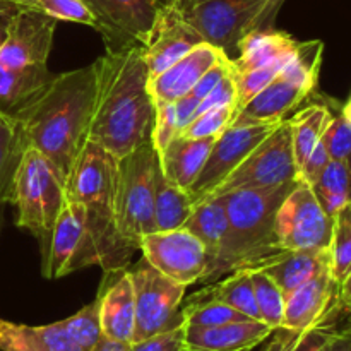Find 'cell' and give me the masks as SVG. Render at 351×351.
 Wrapping results in <instances>:
<instances>
[{"label": "cell", "instance_id": "obj_1", "mask_svg": "<svg viewBox=\"0 0 351 351\" xmlns=\"http://www.w3.org/2000/svg\"><path fill=\"white\" fill-rule=\"evenodd\" d=\"M96 98L89 139L117 158H122L151 141L154 99L143 45L106 48L95 60Z\"/></svg>", "mask_w": 351, "mask_h": 351}, {"label": "cell", "instance_id": "obj_2", "mask_svg": "<svg viewBox=\"0 0 351 351\" xmlns=\"http://www.w3.org/2000/svg\"><path fill=\"white\" fill-rule=\"evenodd\" d=\"M96 98V65L53 75L38 95L12 113L24 146L34 147L67 178L89 137Z\"/></svg>", "mask_w": 351, "mask_h": 351}, {"label": "cell", "instance_id": "obj_3", "mask_svg": "<svg viewBox=\"0 0 351 351\" xmlns=\"http://www.w3.org/2000/svg\"><path fill=\"white\" fill-rule=\"evenodd\" d=\"M295 184L240 189L223 195L230 230L221 252L202 280L204 283L239 269H263L281 252L274 228L276 213Z\"/></svg>", "mask_w": 351, "mask_h": 351}, {"label": "cell", "instance_id": "obj_4", "mask_svg": "<svg viewBox=\"0 0 351 351\" xmlns=\"http://www.w3.org/2000/svg\"><path fill=\"white\" fill-rule=\"evenodd\" d=\"M117 187L119 158L88 137L69 175L65 192L67 199H74L86 206L89 230L101 257L99 267L105 273L123 271L134 254V250L123 243L117 230Z\"/></svg>", "mask_w": 351, "mask_h": 351}, {"label": "cell", "instance_id": "obj_5", "mask_svg": "<svg viewBox=\"0 0 351 351\" xmlns=\"http://www.w3.org/2000/svg\"><path fill=\"white\" fill-rule=\"evenodd\" d=\"M67 201L65 178L45 154L26 147L14 177L12 199L16 225L47 242Z\"/></svg>", "mask_w": 351, "mask_h": 351}, {"label": "cell", "instance_id": "obj_6", "mask_svg": "<svg viewBox=\"0 0 351 351\" xmlns=\"http://www.w3.org/2000/svg\"><path fill=\"white\" fill-rule=\"evenodd\" d=\"M158 171L160 158L151 141L119 158L115 219L120 239L130 250L139 249L144 235L156 232L154 187Z\"/></svg>", "mask_w": 351, "mask_h": 351}, {"label": "cell", "instance_id": "obj_7", "mask_svg": "<svg viewBox=\"0 0 351 351\" xmlns=\"http://www.w3.org/2000/svg\"><path fill=\"white\" fill-rule=\"evenodd\" d=\"M298 180L291 132L283 120L206 199L223 197L240 189H274ZM204 199V201H206Z\"/></svg>", "mask_w": 351, "mask_h": 351}, {"label": "cell", "instance_id": "obj_8", "mask_svg": "<svg viewBox=\"0 0 351 351\" xmlns=\"http://www.w3.org/2000/svg\"><path fill=\"white\" fill-rule=\"evenodd\" d=\"M43 249L41 273L48 280H58L89 266H101L82 202L65 201L50 237L43 242Z\"/></svg>", "mask_w": 351, "mask_h": 351}, {"label": "cell", "instance_id": "obj_9", "mask_svg": "<svg viewBox=\"0 0 351 351\" xmlns=\"http://www.w3.org/2000/svg\"><path fill=\"white\" fill-rule=\"evenodd\" d=\"M129 276L136 298V331L132 343L182 322L180 305L187 287L161 274L144 257L129 271Z\"/></svg>", "mask_w": 351, "mask_h": 351}, {"label": "cell", "instance_id": "obj_10", "mask_svg": "<svg viewBox=\"0 0 351 351\" xmlns=\"http://www.w3.org/2000/svg\"><path fill=\"white\" fill-rule=\"evenodd\" d=\"M274 228L281 250H329L331 245L332 218L300 178L278 208Z\"/></svg>", "mask_w": 351, "mask_h": 351}, {"label": "cell", "instance_id": "obj_11", "mask_svg": "<svg viewBox=\"0 0 351 351\" xmlns=\"http://www.w3.org/2000/svg\"><path fill=\"white\" fill-rule=\"evenodd\" d=\"M267 0H195L184 12L185 19L206 43L230 57L239 43L254 29Z\"/></svg>", "mask_w": 351, "mask_h": 351}, {"label": "cell", "instance_id": "obj_12", "mask_svg": "<svg viewBox=\"0 0 351 351\" xmlns=\"http://www.w3.org/2000/svg\"><path fill=\"white\" fill-rule=\"evenodd\" d=\"M139 249L146 263L184 287L204 280L209 269L208 250L185 228L147 233Z\"/></svg>", "mask_w": 351, "mask_h": 351}, {"label": "cell", "instance_id": "obj_13", "mask_svg": "<svg viewBox=\"0 0 351 351\" xmlns=\"http://www.w3.org/2000/svg\"><path fill=\"white\" fill-rule=\"evenodd\" d=\"M281 122L230 125L216 137L208 160L189 194L194 204L204 201Z\"/></svg>", "mask_w": 351, "mask_h": 351}, {"label": "cell", "instance_id": "obj_14", "mask_svg": "<svg viewBox=\"0 0 351 351\" xmlns=\"http://www.w3.org/2000/svg\"><path fill=\"white\" fill-rule=\"evenodd\" d=\"M95 16L106 48L146 43L158 14L171 0H82Z\"/></svg>", "mask_w": 351, "mask_h": 351}, {"label": "cell", "instance_id": "obj_15", "mask_svg": "<svg viewBox=\"0 0 351 351\" xmlns=\"http://www.w3.org/2000/svg\"><path fill=\"white\" fill-rule=\"evenodd\" d=\"M57 19L27 7H19L9 33L0 45V64L9 67L47 65L53 47Z\"/></svg>", "mask_w": 351, "mask_h": 351}, {"label": "cell", "instance_id": "obj_16", "mask_svg": "<svg viewBox=\"0 0 351 351\" xmlns=\"http://www.w3.org/2000/svg\"><path fill=\"white\" fill-rule=\"evenodd\" d=\"M201 43H204V40L189 24L184 12L173 3L165 7L158 14L153 29L146 43L143 45V55L149 79L160 75Z\"/></svg>", "mask_w": 351, "mask_h": 351}, {"label": "cell", "instance_id": "obj_17", "mask_svg": "<svg viewBox=\"0 0 351 351\" xmlns=\"http://www.w3.org/2000/svg\"><path fill=\"white\" fill-rule=\"evenodd\" d=\"M338 283L332 280L329 267L285 297V314L281 328L302 332L329 317H338L336 304Z\"/></svg>", "mask_w": 351, "mask_h": 351}, {"label": "cell", "instance_id": "obj_18", "mask_svg": "<svg viewBox=\"0 0 351 351\" xmlns=\"http://www.w3.org/2000/svg\"><path fill=\"white\" fill-rule=\"evenodd\" d=\"M228 55L209 43H201L192 48L185 57L175 62L171 67L149 79V91L154 101L173 103L192 91L199 79L218 62Z\"/></svg>", "mask_w": 351, "mask_h": 351}, {"label": "cell", "instance_id": "obj_19", "mask_svg": "<svg viewBox=\"0 0 351 351\" xmlns=\"http://www.w3.org/2000/svg\"><path fill=\"white\" fill-rule=\"evenodd\" d=\"M273 332L263 321H237L213 328L185 324L184 351H252Z\"/></svg>", "mask_w": 351, "mask_h": 351}, {"label": "cell", "instance_id": "obj_20", "mask_svg": "<svg viewBox=\"0 0 351 351\" xmlns=\"http://www.w3.org/2000/svg\"><path fill=\"white\" fill-rule=\"evenodd\" d=\"M312 91L278 74L261 93L235 112L232 125L283 122L285 117L297 108Z\"/></svg>", "mask_w": 351, "mask_h": 351}, {"label": "cell", "instance_id": "obj_21", "mask_svg": "<svg viewBox=\"0 0 351 351\" xmlns=\"http://www.w3.org/2000/svg\"><path fill=\"white\" fill-rule=\"evenodd\" d=\"M99 321L103 338L132 345L136 331V298L129 271H119L99 291Z\"/></svg>", "mask_w": 351, "mask_h": 351}, {"label": "cell", "instance_id": "obj_22", "mask_svg": "<svg viewBox=\"0 0 351 351\" xmlns=\"http://www.w3.org/2000/svg\"><path fill=\"white\" fill-rule=\"evenodd\" d=\"M216 137H187L178 134L160 154V170L170 184L187 191L197 180Z\"/></svg>", "mask_w": 351, "mask_h": 351}, {"label": "cell", "instance_id": "obj_23", "mask_svg": "<svg viewBox=\"0 0 351 351\" xmlns=\"http://www.w3.org/2000/svg\"><path fill=\"white\" fill-rule=\"evenodd\" d=\"M298 47L285 31L271 27H257L249 31L239 43V57L232 58L233 72L250 71V69L285 65L290 60Z\"/></svg>", "mask_w": 351, "mask_h": 351}, {"label": "cell", "instance_id": "obj_24", "mask_svg": "<svg viewBox=\"0 0 351 351\" xmlns=\"http://www.w3.org/2000/svg\"><path fill=\"white\" fill-rule=\"evenodd\" d=\"M2 351H82L72 339L64 321L47 326H27L0 319Z\"/></svg>", "mask_w": 351, "mask_h": 351}, {"label": "cell", "instance_id": "obj_25", "mask_svg": "<svg viewBox=\"0 0 351 351\" xmlns=\"http://www.w3.org/2000/svg\"><path fill=\"white\" fill-rule=\"evenodd\" d=\"M326 267H329V250H281L263 271L276 281L287 297Z\"/></svg>", "mask_w": 351, "mask_h": 351}, {"label": "cell", "instance_id": "obj_26", "mask_svg": "<svg viewBox=\"0 0 351 351\" xmlns=\"http://www.w3.org/2000/svg\"><path fill=\"white\" fill-rule=\"evenodd\" d=\"M182 228L189 230L192 235L201 240L202 245L208 250L209 269H211L216 257L219 256L223 245H225L226 235H228L230 230L223 197L206 199V201L195 204Z\"/></svg>", "mask_w": 351, "mask_h": 351}, {"label": "cell", "instance_id": "obj_27", "mask_svg": "<svg viewBox=\"0 0 351 351\" xmlns=\"http://www.w3.org/2000/svg\"><path fill=\"white\" fill-rule=\"evenodd\" d=\"M53 77L47 65L9 67L0 64V110L14 113Z\"/></svg>", "mask_w": 351, "mask_h": 351}, {"label": "cell", "instance_id": "obj_28", "mask_svg": "<svg viewBox=\"0 0 351 351\" xmlns=\"http://www.w3.org/2000/svg\"><path fill=\"white\" fill-rule=\"evenodd\" d=\"M331 119L332 113L326 105H308L288 120L295 163L298 170L312 149L321 143L322 134L328 129Z\"/></svg>", "mask_w": 351, "mask_h": 351}, {"label": "cell", "instance_id": "obj_29", "mask_svg": "<svg viewBox=\"0 0 351 351\" xmlns=\"http://www.w3.org/2000/svg\"><path fill=\"white\" fill-rule=\"evenodd\" d=\"M194 201L187 191L170 184L161 170L156 175L154 187V228L156 232L178 230L184 226L194 209Z\"/></svg>", "mask_w": 351, "mask_h": 351}, {"label": "cell", "instance_id": "obj_30", "mask_svg": "<svg viewBox=\"0 0 351 351\" xmlns=\"http://www.w3.org/2000/svg\"><path fill=\"white\" fill-rule=\"evenodd\" d=\"M24 149L26 146L17 119L0 110V206L9 204L12 199L14 177Z\"/></svg>", "mask_w": 351, "mask_h": 351}, {"label": "cell", "instance_id": "obj_31", "mask_svg": "<svg viewBox=\"0 0 351 351\" xmlns=\"http://www.w3.org/2000/svg\"><path fill=\"white\" fill-rule=\"evenodd\" d=\"M199 295L230 305L245 317L261 321L259 311H257L256 297H254L252 280H250V269L233 271L226 276V280L216 285H209L204 290L197 291Z\"/></svg>", "mask_w": 351, "mask_h": 351}, {"label": "cell", "instance_id": "obj_32", "mask_svg": "<svg viewBox=\"0 0 351 351\" xmlns=\"http://www.w3.org/2000/svg\"><path fill=\"white\" fill-rule=\"evenodd\" d=\"M312 191L322 209L335 218L339 209L350 202V175L346 161H329L321 177L312 185Z\"/></svg>", "mask_w": 351, "mask_h": 351}, {"label": "cell", "instance_id": "obj_33", "mask_svg": "<svg viewBox=\"0 0 351 351\" xmlns=\"http://www.w3.org/2000/svg\"><path fill=\"white\" fill-rule=\"evenodd\" d=\"M180 315L185 324L195 326V328H213V326L228 324V322L254 321V319L240 314L230 305L215 300V298L202 297L199 293L192 295L187 305L180 311Z\"/></svg>", "mask_w": 351, "mask_h": 351}, {"label": "cell", "instance_id": "obj_34", "mask_svg": "<svg viewBox=\"0 0 351 351\" xmlns=\"http://www.w3.org/2000/svg\"><path fill=\"white\" fill-rule=\"evenodd\" d=\"M329 271L338 285L351 273V201L332 218Z\"/></svg>", "mask_w": 351, "mask_h": 351}, {"label": "cell", "instance_id": "obj_35", "mask_svg": "<svg viewBox=\"0 0 351 351\" xmlns=\"http://www.w3.org/2000/svg\"><path fill=\"white\" fill-rule=\"evenodd\" d=\"M250 280L254 287L257 311L261 321L271 326L276 331L283 324L285 295L276 285V281L263 269H250Z\"/></svg>", "mask_w": 351, "mask_h": 351}, {"label": "cell", "instance_id": "obj_36", "mask_svg": "<svg viewBox=\"0 0 351 351\" xmlns=\"http://www.w3.org/2000/svg\"><path fill=\"white\" fill-rule=\"evenodd\" d=\"M64 322L79 348L82 351L95 350L99 339L103 338L101 321H99V295L74 315L64 319Z\"/></svg>", "mask_w": 351, "mask_h": 351}, {"label": "cell", "instance_id": "obj_37", "mask_svg": "<svg viewBox=\"0 0 351 351\" xmlns=\"http://www.w3.org/2000/svg\"><path fill=\"white\" fill-rule=\"evenodd\" d=\"M19 5L47 14L57 21L84 24L93 29L98 27L95 16L89 12L82 0H19Z\"/></svg>", "mask_w": 351, "mask_h": 351}, {"label": "cell", "instance_id": "obj_38", "mask_svg": "<svg viewBox=\"0 0 351 351\" xmlns=\"http://www.w3.org/2000/svg\"><path fill=\"white\" fill-rule=\"evenodd\" d=\"M237 106H216L201 112L182 134L187 137H218L225 129L232 125Z\"/></svg>", "mask_w": 351, "mask_h": 351}, {"label": "cell", "instance_id": "obj_39", "mask_svg": "<svg viewBox=\"0 0 351 351\" xmlns=\"http://www.w3.org/2000/svg\"><path fill=\"white\" fill-rule=\"evenodd\" d=\"M283 67L285 65H271V67H259L243 72H233L237 86V110L242 108L257 93L263 91L271 81H274V77L280 74Z\"/></svg>", "mask_w": 351, "mask_h": 351}, {"label": "cell", "instance_id": "obj_40", "mask_svg": "<svg viewBox=\"0 0 351 351\" xmlns=\"http://www.w3.org/2000/svg\"><path fill=\"white\" fill-rule=\"evenodd\" d=\"M321 141L332 161L348 160L351 154V120L343 112L336 117L332 115Z\"/></svg>", "mask_w": 351, "mask_h": 351}, {"label": "cell", "instance_id": "obj_41", "mask_svg": "<svg viewBox=\"0 0 351 351\" xmlns=\"http://www.w3.org/2000/svg\"><path fill=\"white\" fill-rule=\"evenodd\" d=\"M178 134H180V127H178L173 103L154 101V123L151 143H153L156 153L160 154Z\"/></svg>", "mask_w": 351, "mask_h": 351}, {"label": "cell", "instance_id": "obj_42", "mask_svg": "<svg viewBox=\"0 0 351 351\" xmlns=\"http://www.w3.org/2000/svg\"><path fill=\"white\" fill-rule=\"evenodd\" d=\"M185 322L130 345L129 351H184Z\"/></svg>", "mask_w": 351, "mask_h": 351}, {"label": "cell", "instance_id": "obj_43", "mask_svg": "<svg viewBox=\"0 0 351 351\" xmlns=\"http://www.w3.org/2000/svg\"><path fill=\"white\" fill-rule=\"evenodd\" d=\"M237 106V86H235V75H233L232 64L226 74L223 75L221 81L215 86L211 93L204 96L199 103L197 115L201 112H206L209 108H216V106ZM195 115V117H197Z\"/></svg>", "mask_w": 351, "mask_h": 351}, {"label": "cell", "instance_id": "obj_44", "mask_svg": "<svg viewBox=\"0 0 351 351\" xmlns=\"http://www.w3.org/2000/svg\"><path fill=\"white\" fill-rule=\"evenodd\" d=\"M335 319L336 317H329L326 321L302 331L297 343H295L293 351H324L329 332L336 326Z\"/></svg>", "mask_w": 351, "mask_h": 351}, {"label": "cell", "instance_id": "obj_45", "mask_svg": "<svg viewBox=\"0 0 351 351\" xmlns=\"http://www.w3.org/2000/svg\"><path fill=\"white\" fill-rule=\"evenodd\" d=\"M329 161H331V158H329L328 151H326L324 144H322L321 141V143L312 149V153L308 154L307 160H305L304 165L300 167V170H298V178L312 187V185L317 182V178L321 177L322 171L326 170Z\"/></svg>", "mask_w": 351, "mask_h": 351}, {"label": "cell", "instance_id": "obj_46", "mask_svg": "<svg viewBox=\"0 0 351 351\" xmlns=\"http://www.w3.org/2000/svg\"><path fill=\"white\" fill-rule=\"evenodd\" d=\"M230 64H232V58L226 57V58H223L221 62H218L216 65H213V67L209 69V71L206 72L201 79H199L197 84L192 88V91L189 93V95H192L194 98H197L199 101H201V99L204 98L208 93H211L213 89H215V86L221 81V77L226 74V71L230 69Z\"/></svg>", "mask_w": 351, "mask_h": 351}, {"label": "cell", "instance_id": "obj_47", "mask_svg": "<svg viewBox=\"0 0 351 351\" xmlns=\"http://www.w3.org/2000/svg\"><path fill=\"white\" fill-rule=\"evenodd\" d=\"M199 99L194 98L192 95H185L182 98H178L177 101H173L175 105V113H177V122L178 127H180V134L192 120L195 119L197 115V108H199Z\"/></svg>", "mask_w": 351, "mask_h": 351}, {"label": "cell", "instance_id": "obj_48", "mask_svg": "<svg viewBox=\"0 0 351 351\" xmlns=\"http://www.w3.org/2000/svg\"><path fill=\"white\" fill-rule=\"evenodd\" d=\"M300 332L290 331V329L280 328L271 335V343L264 351H293L295 343H297Z\"/></svg>", "mask_w": 351, "mask_h": 351}, {"label": "cell", "instance_id": "obj_49", "mask_svg": "<svg viewBox=\"0 0 351 351\" xmlns=\"http://www.w3.org/2000/svg\"><path fill=\"white\" fill-rule=\"evenodd\" d=\"M324 351H351V324L345 328H332L326 341Z\"/></svg>", "mask_w": 351, "mask_h": 351}, {"label": "cell", "instance_id": "obj_50", "mask_svg": "<svg viewBox=\"0 0 351 351\" xmlns=\"http://www.w3.org/2000/svg\"><path fill=\"white\" fill-rule=\"evenodd\" d=\"M283 3H285V0H267L266 5H264V9H263V12H261L259 17H257L254 29H257V27L273 26L274 19H276L278 12H280V9Z\"/></svg>", "mask_w": 351, "mask_h": 351}, {"label": "cell", "instance_id": "obj_51", "mask_svg": "<svg viewBox=\"0 0 351 351\" xmlns=\"http://www.w3.org/2000/svg\"><path fill=\"white\" fill-rule=\"evenodd\" d=\"M21 5L10 2H0V45L5 40L7 33H9L10 23H12L14 16L19 10Z\"/></svg>", "mask_w": 351, "mask_h": 351}, {"label": "cell", "instance_id": "obj_52", "mask_svg": "<svg viewBox=\"0 0 351 351\" xmlns=\"http://www.w3.org/2000/svg\"><path fill=\"white\" fill-rule=\"evenodd\" d=\"M336 304H338L339 312H345V314L351 315V273L338 285Z\"/></svg>", "mask_w": 351, "mask_h": 351}, {"label": "cell", "instance_id": "obj_53", "mask_svg": "<svg viewBox=\"0 0 351 351\" xmlns=\"http://www.w3.org/2000/svg\"><path fill=\"white\" fill-rule=\"evenodd\" d=\"M130 345L127 343H120V341H113V339L108 338H101L99 343L96 345V348L93 351H129Z\"/></svg>", "mask_w": 351, "mask_h": 351}, {"label": "cell", "instance_id": "obj_54", "mask_svg": "<svg viewBox=\"0 0 351 351\" xmlns=\"http://www.w3.org/2000/svg\"><path fill=\"white\" fill-rule=\"evenodd\" d=\"M194 2H195V0H171V3H173V5L177 7V9H180L182 12H185V10H187L189 7L194 5Z\"/></svg>", "mask_w": 351, "mask_h": 351}, {"label": "cell", "instance_id": "obj_55", "mask_svg": "<svg viewBox=\"0 0 351 351\" xmlns=\"http://www.w3.org/2000/svg\"><path fill=\"white\" fill-rule=\"evenodd\" d=\"M343 113H345V115L351 120V96H350L348 101H346V105L343 106Z\"/></svg>", "mask_w": 351, "mask_h": 351}, {"label": "cell", "instance_id": "obj_56", "mask_svg": "<svg viewBox=\"0 0 351 351\" xmlns=\"http://www.w3.org/2000/svg\"><path fill=\"white\" fill-rule=\"evenodd\" d=\"M346 168H348V175H350V201H351V154L348 160H346Z\"/></svg>", "mask_w": 351, "mask_h": 351}, {"label": "cell", "instance_id": "obj_57", "mask_svg": "<svg viewBox=\"0 0 351 351\" xmlns=\"http://www.w3.org/2000/svg\"><path fill=\"white\" fill-rule=\"evenodd\" d=\"M0 2H10V3H17V5H19V0H0Z\"/></svg>", "mask_w": 351, "mask_h": 351}, {"label": "cell", "instance_id": "obj_58", "mask_svg": "<svg viewBox=\"0 0 351 351\" xmlns=\"http://www.w3.org/2000/svg\"><path fill=\"white\" fill-rule=\"evenodd\" d=\"M348 324H351V322H348Z\"/></svg>", "mask_w": 351, "mask_h": 351}]
</instances>
